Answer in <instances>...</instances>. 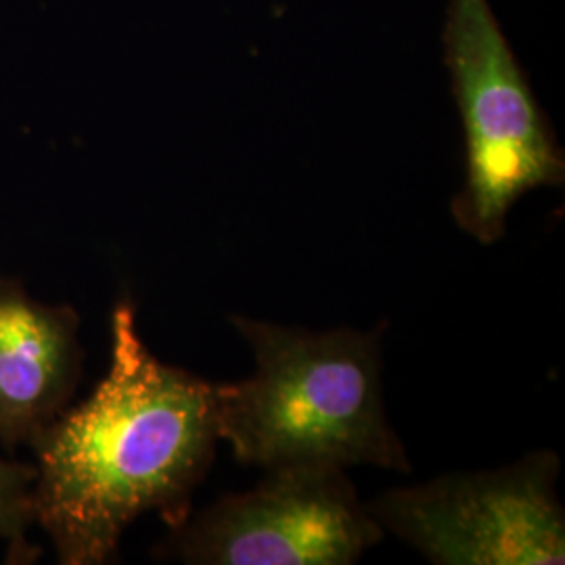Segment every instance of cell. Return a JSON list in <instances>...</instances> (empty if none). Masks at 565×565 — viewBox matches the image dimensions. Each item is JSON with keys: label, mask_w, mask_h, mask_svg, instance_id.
I'll return each instance as SVG.
<instances>
[{"label": "cell", "mask_w": 565, "mask_h": 565, "mask_svg": "<svg viewBox=\"0 0 565 565\" xmlns=\"http://www.w3.org/2000/svg\"><path fill=\"white\" fill-rule=\"evenodd\" d=\"M256 361L252 377L214 384L218 438L268 469L377 465L411 471L382 401V331L306 329L231 317Z\"/></svg>", "instance_id": "cell-2"}, {"label": "cell", "mask_w": 565, "mask_h": 565, "mask_svg": "<svg viewBox=\"0 0 565 565\" xmlns=\"http://www.w3.org/2000/svg\"><path fill=\"white\" fill-rule=\"evenodd\" d=\"M218 440L214 384L158 361L135 308L118 303L107 377L34 445L36 524L60 564H107L124 530L149 511L182 524Z\"/></svg>", "instance_id": "cell-1"}, {"label": "cell", "mask_w": 565, "mask_h": 565, "mask_svg": "<svg viewBox=\"0 0 565 565\" xmlns=\"http://www.w3.org/2000/svg\"><path fill=\"white\" fill-rule=\"evenodd\" d=\"M382 539L342 467L300 465L174 525L163 553L195 565H348Z\"/></svg>", "instance_id": "cell-5"}, {"label": "cell", "mask_w": 565, "mask_h": 565, "mask_svg": "<svg viewBox=\"0 0 565 565\" xmlns=\"http://www.w3.org/2000/svg\"><path fill=\"white\" fill-rule=\"evenodd\" d=\"M34 482L36 465L0 459V539L9 545L11 564H30L41 553L28 543V527L36 524Z\"/></svg>", "instance_id": "cell-7"}, {"label": "cell", "mask_w": 565, "mask_h": 565, "mask_svg": "<svg viewBox=\"0 0 565 565\" xmlns=\"http://www.w3.org/2000/svg\"><path fill=\"white\" fill-rule=\"evenodd\" d=\"M443 41L467 168L450 210L469 237L492 245L520 198L564 184V151L488 0H450Z\"/></svg>", "instance_id": "cell-3"}, {"label": "cell", "mask_w": 565, "mask_h": 565, "mask_svg": "<svg viewBox=\"0 0 565 565\" xmlns=\"http://www.w3.org/2000/svg\"><path fill=\"white\" fill-rule=\"evenodd\" d=\"M81 317L42 303L18 279L0 277V445L39 443L81 382Z\"/></svg>", "instance_id": "cell-6"}, {"label": "cell", "mask_w": 565, "mask_h": 565, "mask_svg": "<svg viewBox=\"0 0 565 565\" xmlns=\"http://www.w3.org/2000/svg\"><path fill=\"white\" fill-rule=\"evenodd\" d=\"M559 457L525 455L494 471L448 473L390 490L366 511L440 565L565 564V513L557 497Z\"/></svg>", "instance_id": "cell-4"}]
</instances>
